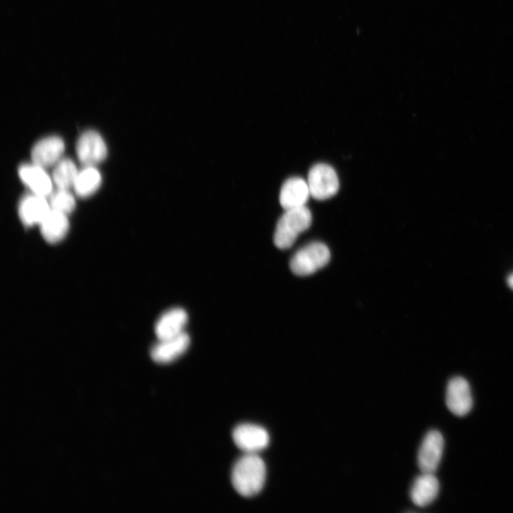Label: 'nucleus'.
Wrapping results in <instances>:
<instances>
[{
	"label": "nucleus",
	"mask_w": 513,
	"mask_h": 513,
	"mask_svg": "<svg viewBox=\"0 0 513 513\" xmlns=\"http://www.w3.org/2000/svg\"><path fill=\"white\" fill-rule=\"evenodd\" d=\"M266 465L256 454L246 453L234 464L231 481L234 489L242 496L253 497L259 493L266 480Z\"/></svg>",
	"instance_id": "1"
},
{
	"label": "nucleus",
	"mask_w": 513,
	"mask_h": 513,
	"mask_svg": "<svg viewBox=\"0 0 513 513\" xmlns=\"http://www.w3.org/2000/svg\"><path fill=\"white\" fill-rule=\"evenodd\" d=\"M312 215L306 206L286 209L279 218L274 232V242L279 249L290 248L298 236L309 229Z\"/></svg>",
	"instance_id": "2"
},
{
	"label": "nucleus",
	"mask_w": 513,
	"mask_h": 513,
	"mask_svg": "<svg viewBox=\"0 0 513 513\" xmlns=\"http://www.w3.org/2000/svg\"><path fill=\"white\" fill-rule=\"evenodd\" d=\"M330 251L321 242H311L299 249L290 261V269L297 276H308L323 267L330 260Z\"/></svg>",
	"instance_id": "3"
},
{
	"label": "nucleus",
	"mask_w": 513,
	"mask_h": 513,
	"mask_svg": "<svg viewBox=\"0 0 513 513\" xmlns=\"http://www.w3.org/2000/svg\"><path fill=\"white\" fill-rule=\"evenodd\" d=\"M307 183L311 196L318 200L333 197L339 189V180L335 170L324 163H318L310 169Z\"/></svg>",
	"instance_id": "4"
},
{
	"label": "nucleus",
	"mask_w": 513,
	"mask_h": 513,
	"mask_svg": "<svg viewBox=\"0 0 513 513\" xmlns=\"http://www.w3.org/2000/svg\"><path fill=\"white\" fill-rule=\"evenodd\" d=\"M444 449L442 434L435 430L424 437L418 453V464L422 472L434 473L438 467Z\"/></svg>",
	"instance_id": "5"
},
{
	"label": "nucleus",
	"mask_w": 513,
	"mask_h": 513,
	"mask_svg": "<svg viewBox=\"0 0 513 513\" xmlns=\"http://www.w3.org/2000/svg\"><path fill=\"white\" fill-rule=\"evenodd\" d=\"M107 152L105 141L96 131L84 132L77 141V157L85 166H94L103 162L107 156Z\"/></svg>",
	"instance_id": "6"
},
{
	"label": "nucleus",
	"mask_w": 513,
	"mask_h": 513,
	"mask_svg": "<svg viewBox=\"0 0 513 513\" xmlns=\"http://www.w3.org/2000/svg\"><path fill=\"white\" fill-rule=\"evenodd\" d=\"M232 438L237 447L245 453L256 454L265 449L269 443L267 431L253 424L237 426L233 430Z\"/></svg>",
	"instance_id": "7"
},
{
	"label": "nucleus",
	"mask_w": 513,
	"mask_h": 513,
	"mask_svg": "<svg viewBox=\"0 0 513 513\" xmlns=\"http://www.w3.org/2000/svg\"><path fill=\"white\" fill-rule=\"evenodd\" d=\"M445 402L449 410L457 416H465L472 408V396L468 382L462 377L451 378L447 385Z\"/></svg>",
	"instance_id": "8"
},
{
	"label": "nucleus",
	"mask_w": 513,
	"mask_h": 513,
	"mask_svg": "<svg viewBox=\"0 0 513 513\" xmlns=\"http://www.w3.org/2000/svg\"><path fill=\"white\" fill-rule=\"evenodd\" d=\"M63 140L58 136H48L38 140L31 150L33 163L43 168L56 165L64 152Z\"/></svg>",
	"instance_id": "9"
},
{
	"label": "nucleus",
	"mask_w": 513,
	"mask_h": 513,
	"mask_svg": "<svg viewBox=\"0 0 513 513\" xmlns=\"http://www.w3.org/2000/svg\"><path fill=\"white\" fill-rule=\"evenodd\" d=\"M190 343V336L185 332L170 338L159 340L151 348V358L157 363H171L187 350Z\"/></svg>",
	"instance_id": "10"
},
{
	"label": "nucleus",
	"mask_w": 513,
	"mask_h": 513,
	"mask_svg": "<svg viewBox=\"0 0 513 513\" xmlns=\"http://www.w3.org/2000/svg\"><path fill=\"white\" fill-rule=\"evenodd\" d=\"M19 175L22 182L33 193L48 197L53 192V180L45 168L32 164H23L19 167Z\"/></svg>",
	"instance_id": "11"
},
{
	"label": "nucleus",
	"mask_w": 513,
	"mask_h": 513,
	"mask_svg": "<svg viewBox=\"0 0 513 513\" xmlns=\"http://www.w3.org/2000/svg\"><path fill=\"white\" fill-rule=\"evenodd\" d=\"M50 210L46 197L34 193L24 196L18 208L19 218L26 226L40 224Z\"/></svg>",
	"instance_id": "12"
},
{
	"label": "nucleus",
	"mask_w": 513,
	"mask_h": 513,
	"mask_svg": "<svg viewBox=\"0 0 513 513\" xmlns=\"http://www.w3.org/2000/svg\"><path fill=\"white\" fill-rule=\"evenodd\" d=\"M310 195L307 181L301 177H291L281 188L279 202L284 210L299 208L306 206Z\"/></svg>",
	"instance_id": "13"
},
{
	"label": "nucleus",
	"mask_w": 513,
	"mask_h": 513,
	"mask_svg": "<svg viewBox=\"0 0 513 513\" xmlns=\"http://www.w3.org/2000/svg\"><path fill=\"white\" fill-rule=\"evenodd\" d=\"M187 320V314L182 308H172L166 311L160 316L155 326L158 340L170 338L184 333Z\"/></svg>",
	"instance_id": "14"
},
{
	"label": "nucleus",
	"mask_w": 513,
	"mask_h": 513,
	"mask_svg": "<svg viewBox=\"0 0 513 513\" xmlns=\"http://www.w3.org/2000/svg\"><path fill=\"white\" fill-rule=\"evenodd\" d=\"M440 485L434 473L422 472L414 480L410 488L412 502L418 507H426L437 497Z\"/></svg>",
	"instance_id": "15"
},
{
	"label": "nucleus",
	"mask_w": 513,
	"mask_h": 513,
	"mask_svg": "<svg viewBox=\"0 0 513 513\" xmlns=\"http://www.w3.org/2000/svg\"><path fill=\"white\" fill-rule=\"evenodd\" d=\"M39 226L41 233L47 242L57 243L65 237L68 231V215L51 209Z\"/></svg>",
	"instance_id": "16"
},
{
	"label": "nucleus",
	"mask_w": 513,
	"mask_h": 513,
	"mask_svg": "<svg viewBox=\"0 0 513 513\" xmlns=\"http://www.w3.org/2000/svg\"><path fill=\"white\" fill-rule=\"evenodd\" d=\"M101 184V175L94 166H85L78 171L73 187L76 195L88 197L95 193Z\"/></svg>",
	"instance_id": "17"
},
{
	"label": "nucleus",
	"mask_w": 513,
	"mask_h": 513,
	"mask_svg": "<svg viewBox=\"0 0 513 513\" xmlns=\"http://www.w3.org/2000/svg\"><path fill=\"white\" fill-rule=\"evenodd\" d=\"M78 170L69 158H62L56 165L52 180L57 188L68 190L73 187Z\"/></svg>",
	"instance_id": "18"
},
{
	"label": "nucleus",
	"mask_w": 513,
	"mask_h": 513,
	"mask_svg": "<svg viewBox=\"0 0 513 513\" xmlns=\"http://www.w3.org/2000/svg\"><path fill=\"white\" fill-rule=\"evenodd\" d=\"M48 197L51 209L68 215L73 212L76 207L75 198L68 190L57 188Z\"/></svg>",
	"instance_id": "19"
},
{
	"label": "nucleus",
	"mask_w": 513,
	"mask_h": 513,
	"mask_svg": "<svg viewBox=\"0 0 513 513\" xmlns=\"http://www.w3.org/2000/svg\"><path fill=\"white\" fill-rule=\"evenodd\" d=\"M508 286L513 290V273H511L507 279Z\"/></svg>",
	"instance_id": "20"
}]
</instances>
